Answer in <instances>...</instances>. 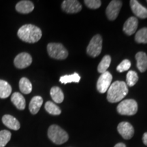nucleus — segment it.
I'll list each match as a JSON object with an SVG mask.
<instances>
[{
    "mask_svg": "<svg viewBox=\"0 0 147 147\" xmlns=\"http://www.w3.org/2000/svg\"><path fill=\"white\" fill-rule=\"evenodd\" d=\"M84 2L88 8L91 9L99 8L102 4V1L100 0H85Z\"/></svg>",
    "mask_w": 147,
    "mask_h": 147,
    "instance_id": "nucleus-29",
    "label": "nucleus"
},
{
    "mask_svg": "<svg viewBox=\"0 0 147 147\" xmlns=\"http://www.w3.org/2000/svg\"><path fill=\"white\" fill-rule=\"evenodd\" d=\"M12 92V87L8 82L0 80V98L5 99L10 96Z\"/></svg>",
    "mask_w": 147,
    "mask_h": 147,
    "instance_id": "nucleus-20",
    "label": "nucleus"
},
{
    "mask_svg": "<svg viewBox=\"0 0 147 147\" xmlns=\"http://www.w3.org/2000/svg\"><path fill=\"white\" fill-rule=\"evenodd\" d=\"M126 80H127V85L129 87H133L136 84V82L138 80V74L135 71L131 70L129 71L128 73L127 74L126 76Z\"/></svg>",
    "mask_w": 147,
    "mask_h": 147,
    "instance_id": "nucleus-26",
    "label": "nucleus"
},
{
    "mask_svg": "<svg viewBox=\"0 0 147 147\" xmlns=\"http://www.w3.org/2000/svg\"><path fill=\"white\" fill-rule=\"evenodd\" d=\"M102 49V38L100 35H95L92 38L87 48V53L92 57L100 55Z\"/></svg>",
    "mask_w": 147,
    "mask_h": 147,
    "instance_id": "nucleus-6",
    "label": "nucleus"
},
{
    "mask_svg": "<svg viewBox=\"0 0 147 147\" xmlns=\"http://www.w3.org/2000/svg\"><path fill=\"white\" fill-rule=\"evenodd\" d=\"M80 80V76L78 74L74 73L72 74L64 75L59 79V81L63 84H67L70 82H76L78 83Z\"/></svg>",
    "mask_w": 147,
    "mask_h": 147,
    "instance_id": "nucleus-22",
    "label": "nucleus"
},
{
    "mask_svg": "<svg viewBox=\"0 0 147 147\" xmlns=\"http://www.w3.org/2000/svg\"><path fill=\"white\" fill-rule=\"evenodd\" d=\"M142 141H143V143H144L146 146H147V132L144 133V135H143Z\"/></svg>",
    "mask_w": 147,
    "mask_h": 147,
    "instance_id": "nucleus-30",
    "label": "nucleus"
},
{
    "mask_svg": "<svg viewBox=\"0 0 147 147\" xmlns=\"http://www.w3.org/2000/svg\"><path fill=\"white\" fill-rule=\"evenodd\" d=\"M48 136L53 143L62 144L68 140L69 136L65 130L57 125H52L48 129Z\"/></svg>",
    "mask_w": 147,
    "mask_h": 147,
    "instance_id": "nucleus-3",
    "label": "nucleus"
},
{
    "mask_svg": "<svg viewBox=\"0 0 147 147\" xmlns=\"http://www.w3.org/2000/svg\"><path fill=\"white\" fill-rule=\"evenodd\" d=\"M113 76L109 71H106L101 74L97 82V89L101 93H104L108 91L111 85Z\"/></svg>",
    "mask_w": 147,
    "mask_h": 147,
    "instance_id": "nucleus-7",
    "label": "nucleus"
},
{
    "mask_svg": "<svg viewBox=\"0 0 147 147\" xmlns=\"http://www.w3.org/2000/svg\"><path fill=\"white\" fill-rule=\"evenodd\" d=\"M17 35L22 41L27 43H36L42 38V33L39 27L28 24L23 25L18 29Z\"/></svg>",
    "mask_w": 147,
    "mask_h": 147,
    "instance_id": "nucleus-1",
    "label": "nucleus"
},
{
    "mask_svg": "<svg viewBox=\"0 0 147 147\" xmlns=\"http://www.w3.org/2000/svg\"><path fill=\"white\" fill-rule=\"evenodd\" d=\"M12 134L8 130L0 131V147H5L10 140Z\"/></svg>",
    "mask_w": 147,
    "mask_h": 147,
    "instance_id": "nucleus-27",
    "label": "nucleus"
},
{
    "mask_svg": "<svg viewBox=\"0 0 147 147\" xmlns=\"http://www.w3.org/2000/svg\"><path fill=\"white\" fill-rule=\"evenodd\" d=\"M130 67H131V62H130V61L128 59H124L117 66V71L121 73L124 72V71L128 70L130 68Z\"/></svg>",
    "mask_w": 147,
    "mask_h": 147,
    "instance_id": "nucleus-28",
    "label": "nucleus"
},
{
    "mask_svg": "<svg viewBox=\"0 0 147 147\" xmlns=\"http://www.w3.org/2000/svg\"><path fill=\"white\" fill-rule=\"evenodd\" d=\"M34 9V5L31 1L23 0L16 5V10L21 14H29Z\"/></svg>",
    "mask_w": 147,
    "mask_h": 147,
    "instance_id": "nucleus-14",
    "label": "nucleus"
},
{
    "mask_svg": "<svg viewBox=\"0 0 147 147\" xmlns=\"http://www.w3.org/2000/svg\"><path fill=\"white\" fill-rule=\"evenodd\" d=\"M117 112L121 115H134L138 112L137 102L131 99L122 101L117 106Z\"/></svg>",
    "mask_w": 147,
    "mask_h": 147,
    "instance_id": "nucleus-5",
    "label": "nucleus"
},
{
    "mask_svg": "<svg viewBox=\"0 0 147 147\" xmlns=\"http://www.w3.org/2000/svg\"><path fill=\"white\" fill-rule=\"evenodd\" d=\"M20 91L23 94H29L32 91V84L27 78H22L19 81Z\"/></svg>",
    "mask_w": 147,
    "mask_h": 147,
    "instance_id": "nucleus-21",
    "label": "nucleus"
},
{
    "mask_svg": "<svg viewBox=\"0 0 147 147\" xmlns=\"http://www.w3.org/2000/svg\"><path fill=\"white\" fill-rule=\"evenodd\" d=\"M117 130L120 135L125 140H129L134 136V129L128 122H121L118 125Z\"/></svg>",
    "mask_w": 147,
    "mask_h": 147,
    "instance_id": "nucleus-11",
    "label": "nucleus"
},
{
    "mask_svg": "<svg viewBox=\"0 0 147 147\" xmlns=\"http://www.w3.org/2000/svg\"><path fill=\"white\" fill-rule=\"evenodd\" d=\"M11 102L18 110H23L26 106V102L25 97L20 93L15 92L11 96Z\"/></svg>",
    "mask_w": 147,
    "mask_h": 147,
    "instance_id": "nucleus-16",
    "label": "nucleus"
},
{
    "mask_svg": "<svg viewBox=\"0 0 147 147\" xmlns=\"http://www.w3.org/2000/svg\"><path fill=\"white\" fill-rule=\"evenodd\" d=\"M43 104V99L40 96H35L33 97L29 103V109L32 115H36L38 113Z\"/></svg>",
    "mask_w": 147,
    "mask_h": 147,
    "instance_id": "nucleus-18",
    "label": "nucleus"
},
{
    "mask_svg": "<svg viewBox=\"0 0 147 147\" xmlns=\"http://www.w3.org/2000/svg\"><path fill=\"white\" fill-rule=\"evenodd\" d=\"M45 107L47 113L52 115H59L61 113V110L59 107L51 101H49L46 103Z\"/></svg>",
    "mask_w": 147,
    "mask_h": 147,
    "instance_id": "nucleus-24",
    "label": "nucleus"
},
{
    "mask_svg": "<svg viewBox=\"0 0 147 147\" xmlns=\"http://www.w3.org/2000/svg\"><path fill=\"white\" fill-rule=\"evenodd\" d=\"M115 147H126V146L123 143H118L115 145Z\"/></svg>",
    "mask_w": 147,
    "mask_h": 147,
    "instance_id": "nucleus-31",
    "label": "nucleus"
},
{
    "mask_svg": "<svg viewBox=\"0 0 147 147\" xmlns=\"http://www.w3.org/2000/svg\"><path fill=\"white\" fill-rule=\"evenodd\" d=\"M110 63H111V57H110V55H105L102 58L100 63H99L98 67H97L98 72L103 74L107 71L108 68L110 65Z\"/></svg>",
    "mask_w": 147,
    "mask_h": 147,
    "instance_id": "nucleus-23",
    "label": "nucleus"
},
{
    "mask_svg": "<svg viewBox=\"0 0 147 147\" xmlns=\"http://www.w3.org/2000/svg\"><path fill=\"white\" fill-rule=\"evenodd\" d=\"M128 93V87L123 81H115L107 91V100L110 103L120 102Z\"/></svg>",
    "mask_w": 147,
    "mask_h": 147,
    "instance_id": "nucleus-2",
    "label": "nucleus"
},
{
    "mask_svg": "<svg viewBox=\"0 0 147 147\" xmlns=\"http://www.w3.org/2000/svg\"><path fill=\"white\" fill-rule=\"evenodd\" d=\"M50 94L53 100L55 103L60 104V103L63 102L64 100V95L62 90L59 87H53L51 88Z\"/></svg>",
    "mask_w": 147,
    "mask_h": 147,
    "instance_id": "nucleus-19",
    "label": "nucleus"
},
{
    "mask_svg": "<svg viewBox=\"0 0 147 147\" xmlns=\"http://www.w3.org/2000/svg\"><path fill=\"white\" fill-rule=\"evenodd\" d=\"M138 26V21L136 17L131 16L125 21L123 25V32L127 36H131L136 32Z\"/></svg>",
    "mask_w": 147,
    "mask_h": 147,
    "instance_id": "nucleus-13",
    "label": "nucleus"
},
{
    "mask_svg": "<svg viewBox=\"0 0 147 147\" xmlns=\"http://www.w3.org/2000/svg\"><path fill=\"white\" fill-rule=\"evenodd\" d=\"M135 40L139 44L147 43V27H144L138 31L135 36Z\"/></svg>",
    "mask_w": 147,
    "mask_h": 147,
    "instance_id": "nucleus-25",
    "label": "nucleus"
},
{
    "mask_svg": "<svg viewBox=\"0 0 147 147\" xmlns=\"http://www.w3.org/2000/svg\"><path fill=\"white\" fill-rule=\"evenodd\" d=\"M2 122L7 127L12 130H18L21 127L19 121L13 116L5 115L2 117Z\"/></svg>",
    "mask_w": 147,
    "mask_h": 147,
    "instance_id": "nucleus-15",
    "label": "nucleus"
},
{
    "mask_svg": "<svg viewBox=\"0 0 147 147\" xmlns=\"http://www.w3.org/2000/svg\"><path fill=\"white\" fill-rule=\"evenodd\" d=\"M49 56L55 59L63 60L68 56V52L63 45L60 43H49L47 46Z\"/></svg>",
    "mask_w": 147,
    "mask_h": 147,
    "instance_id": "nucleus-4",
    "label": "nucleus"
},
{
    "mask_svg": "<svg viewBox=\"0 0 147 147\" xmlns=\"http://www.w3.org/2000/svg\"><path fill=\"white\" fill-rule=\"evenodd\" d=\"M130 6H131L132 12L137 17L142 18V19L147 18V8L141 5L138 1L136 0H131Z\"/></svg>",
    "mask_w": 147,
    "mask_h": 147,
    "instance_id": "nucleus-12",
    "label": "nucleus"
},
{
    "mask_svg": "<svg viewBox=\"0 0 147 147\" xmlns=\"http://www.w3.org/2000/svg\"><path fill=\"white\" fill-rule=\"evenodd\" d=\"M122 1L119 0H113L108 4L106 10V14L110 21H114L117 18L122 7Z\"/></svg>",
    "mask_w": 147,
    "mask_h": 147,
    "instance_id": "nucleus-8",
    "label": "nucleus"
},
{
    "mask_svg": "<svg viewBox=\"0 0 147 147\" xmlns=\"http://www.w3.org/2000/svg\"><path fill=\"white\" fill-rule=\"evenodd\" d=\"M137 67L140 72H144L147 69V55L144 52H138L136 55Z\"/></svg>",
    "mask_w": 147,
    "mask_h": 147,
    "instance_id": "nucleus-17",
    "label": "nucleus"
},
{
    "mask_svg": "<svg viewBox=\"0 0 147 147\" xmlns=\"http://www.w3.org/2000/svg\"><path fill=\"white\" fill-rule=\"evenodd\" d=\"M32 63V57L29 53H21L14 59V63L16 68L24 69L29 67Z\"/></svg>",
    "mask_w": 147,
    "mask_h": 147,
    "instance_id": "nucleus-9",
    "label": "nucleus"
},
{
    "mask_svg": "<svg viewBox=\"0 0 147 147\" xmlns=\"http://www.w3.org/2000/svg\"><path fill=\"white\" fill-rule=\"evenodd\" d=\"M61 8L67 13L75 14L82 10V5L76 0H65L62 3Z\"/></svg>",
    "mask_w": 147,
    "mask_h": 147,
    "instance_id": "nucleus-10",
    "label": "nucleus"
}]
</instances>
